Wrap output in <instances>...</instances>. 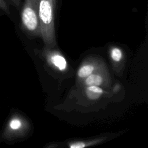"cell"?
Segmentation results:
<instances>
[{
  "mask_svg": "<svg viewBox=\"0 0 148 148\" xmlns=\"http://www.w3.org/2000/svg\"><path fill=\"white\" fill-rule=\"evenodd\" d=\"M23 126V121L17 117H13L9 122L8 128L9 130L13 132H18L20 131Z\"/></svg>",
  "mask_w": 148,
  "mask_h": 148,
  "instance_id": "ba28073f",
  "label": "cell"
},
{
  "mask_svg": "<svg viewBox=\"0 0 148 148\" xmlns=\"http://www.w3.org/2000/svg\"><path fill=\"white\" fill-rule=\"evenodd\" d=\"M0 9L2 10L6 13H9V8L5 0H0Z\"/></svg>",
  "mask_w": 148,
  "mask_h": 148,
  "instance_id": "30bf717a",
  "label": "cell"
},
{
  "mask_svg": "<svg viewBox=\"0 0 148 148\" xmlns=\"http://www.w3.org/2000/svg\"><path fill=\"white\" fill-rule=\"evenodd\" d=\"M55 0H40L39 18L40 36L46 47L53 48L56 45L54 26Z\"/></svg>",
  "mask_w": 148,
  "mask_h": 148,
  "instance_id": "6da1fadb",
  "label": "cell"
},
{
  "mask_svg": "<svg viewBox=\"0 0 148 148\" xmlns=\"http://www.w3.org/2000/svg\"><path fill=\"white\" fill-rule=\"evenodd\" d=\"M44 56L47 63L54 69L61 72L65 71L67 69V61L58 51L46 47L44 50Z\"/></svg>",
  "mask_w": 148,
  "mask_h": 148,
  "instance_id": "277c9868",
  "label": "cell"
},
{
  "mask_svg": "<svg viewBox=\"0 0 148 148\" xmlns=\"http://www.w3.org/2000/svg\"><path fill=\"white\" fill-rule=\"evenodd\" d=\"M110 58L114 62H119L123 58V52L120 49L117 47H112L110 51Z\"/></svg>",
  "mask_w": 148,
  "mask_h": 148,
  "instance_id": "9c48e42d",
  "label": "cell"
},
{
  "mask_svg": "<svg viewBox=\"0 0 148 148\" xmlns=\"http://www.w3.org/2000/svg\"><path fill=\"white\" fill-rule=\"evenodd\" d=\"M13 5H14L16 8H18L20 5L21 0H10Z\"/></svg>",
  "mask_w": 148,
  "mask_h": 148,
  "instance_id": "8fae6325",
  "label": "cell"
},
{
  "mask_svg": "<svg viewBox=\"0 0 148 148\" xmlns=\"http://www.w3.org/2000/svg\"><path fill=\"white\" fill-rule=\"evenodd\" d=\"M80 82L85 87L96 86L108 87L110 83V80L108 71L105 66L93 72Z\"/></svg>",
  "mask_w": 148,
  "mask_h": 148,
  "instance_id": "3957f363",
  "label": "cell"
},
{
  "mask_svg": "<svg viewBox=\"0 0 148 148\" xmlns=\"http://www.w3.org/2000/svg\"><path fill=\"white\" fill-rule=\"evenodd\" d=\"M40 0H24L21 12V22L23 29L32 36H40L39 18Z\"/></svg>",
  "mask_w": 148,
  "mask_h": 148,
  "instance_id": "7a4b0ae2",
  "label": "cell"
},
{
  "mask_svg": "<svg viewBox=\"0 0 148 148\" xmlns=\"http://www.w3.org/2000/svg\"><path fill=\"white\" fill-rule=\"evenodd\" d=\"M102 141L101 139H94L92 140H88V141H75L70 142L68 144V146L70 148H84L87 146H92L97 144Z\"/></svg>",
  "mask_w": 148,
  "mask_h": 148,
  "instance_id": "52a82bcc",
  "label": "cell"
},
{
  "mask_svg": "<svg viewBox=\"0 0 148 148\" xmlns=\"http://www.w3.org/2000/svg\"><path fill=\"white\" fill-rule=\"evenodd\" d=\"M85 93L88 99L91 100H97L102 96L104 93V91L100 87L90 86L86 87Z\"/></svg>",
  "mask_w": 148,
  "mask_h": 148,
  "instance_id": "8992f818",
  "label": "cell"
},
{
  "mask_svg": "<svg viewBox=\"0 0 148 148\" xmlns=\"http://www.w3.org/2000/svg\"><path fill=\"white\" fill-rule=\"evenodd\" d=\"M104 66H105V65L101 60L94 58L86 60L81 65L77 71V79L80 82L93 72Z\"/></svg>",
  "mask_w": 148,
  "mask_h": 148,
  "instance_id": "5b68a950",
  "label": "cell"
}]
</instances>
